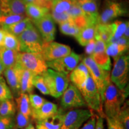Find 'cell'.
I'll return each instance as SVG.
<instances>
[{
	"mask_svg": "<svg viewBox=\"0 0 129 129\" xmlns=\"http://www.w3.org/2000/svg\"><path fill=\"white\" fill-rule=\"evenodd\" d=\"M50 13V10L46 7H40L33 4L25 5V14L32 22L41 18L42 17Z\"/></svg>",
	"mask_w": 129,
	"mask_h": 129,
	"instance_id": "obj_24",
	"label": "cell"
},
{
	"mask_svg": "<svg viewBox=\"0 0 129 129\" xmlns=\"http://www.w3.org/2000/svg\"><path fill=\"white\" fill-rule=\"evenodd\" d=\"M16 102L17 111L22 113L24 115L30 117L32 108L28 93H20V94L16 98Z\"/></svg>",
	"mask_w": 129,
	"mask_h": 129,
	"instance_id": "obj_25",
	"label": "cell"
},
{
	"mask_svg": "<svg viewBox=\"0 0 129 129\" xmlns=\"http://www.w3.org/2000/svg\"><path fill=\"white\" fill-rule=\"evenodd\" d=\"M35 75L29 71L24 69L20 80V93H31L34 90L33 78Z\"/></svg>",
	"mask_w": 129,
	"mask_h": 129,
	"instance_id": "obj_27",
	"label": "cell"
},
{
	"mask_svg": "<svg viewBox=\"0 0 129 129\" xmlns=\"http://www.w3.org/2000/svg\"><path fill=\"white\" fill-rule=\"evenodd\" d=\"M128 50V46L124 45L113 43H109L106 44V52L109 57H112L114 59V60L120 56L125 54Z\"/></svg>",
	"mask_w": 129,
	"mask_h": 129,
	"instance_id": "obj_29",
	"label": "cell"
},
{
	"mask_svg": "<svg viewBox=\"0 0 129 129\" xmlns=\"http://www.w3.org/2000/svg\"><path fill=\"white\" fill-rule=\"evenodd\" d=\"M0 6L3 15H25V4L23 0H0Z\"/></svg>",
	"mask_w": 129,
	"mask_h": 129,
	"instance_id": "obj_18",
	"label": "cell"
},
{
	"mask_svg": "<svg viewBox=\"0 0 129 129\" xmlns=\"http://www.w3.org/2000/svg\"><path fill=\"white\" fill-rule=\"evenodd\" d=\"M109 43H116V44H120V45H124V46H128L129 45V41L128 39L124 38L123 37H121V38H111V40H109ZM107 43V44H108Z\"/></svg>",
	"mask_w": 129,
	"mask_h": 129,
	"instance_id": "obj_44",
	"label": "cell"
},
{
	"mask_svg": "<svg viewBox=\"0 0 129 129\" xmlns=\"http://www.w3.org/2000/svg\"><path fill=\"white\" fill-rule=\"evenodd\" d=\"M129 57L126 54L114 60V67L110 75L111 81L119 90L126 87L128 82Z\"/></svg>",
	"mask_w": 129,
	"mask_h": 129,
	"instance_id": "obj_7",
	"label": "cell"
},
{
	"mask_svg": "<svg viewBox=\"0 0 129 129\" xmlns=\"http://www.w3.org/2000/svg\"><path fill=\"white\" fill-rule=\"evenodd\" d=\"M71 51L69 46L52 41L45 43L41 54L44 60L48 62L68 55Z\"/></svg>",
	"mask_w": 129,
	"mask_h": 129,
	"instance_id": "obj_13",
	"label": "cell"
},
{
	"mask_svg": "<svg viewBox=\"0 0 129 129\" xmlns=\"http://www.w3.org/2000/svg\"><path fill=\"white\" fill-rule=\"evenodd\" d=\"M28 95L32 109L39 108L46 101V99H44V98H43L38 94H33V93H31L28 94Z\"/></svg>",
	"mask_w": 129,
	"mask_h": 129,
	"instance_id": "obj_39",
	"label": "cell"
},
{
	"mask_svg": "<svg viewBox=\"0 0 129 129\" xmlns=\"http://www.w3.org/2000/svg\"><path fill=\"white\" fill-rule=\"evenodd\" d=\"M23 71V69L17 62L13 67L5 69L3 72L13 96L15 98L20 94V80Z\"/></svg>",
	"mask_w": 129,
	"mask_h": 129,
	"instance_id": "obj_14",
	"label": "cell"
},
{
	"mask_svg": "<svg viewBox=\"0 0 129 129\" xmlns=\"http://www.w3.org/2000/svg\"><path fill=\"white\" fill-rule=\"evenodd\" d=\"M14 119H15V129H25L30 123H31L30 117L24 115L19 111H17Z\"/></svg>",
	"mask_w": 129,
	"mask_h": 129,
	"instance_id": "obj_38",
	"label": "cell"
},
{
	"mask_svg": "<svg viewBox=\"0 0 129 129\" xmlns=\"http://www.w3.org/2000/svg\"><path fill=\"white\" fill-rule=\"evenodd\" d=\"M25 5L27 4H33L40 7H46L50 10L52 4V0H23Z\"/></svg>",
	"mask_w": 129,
	"mask_h": 129,
	"instance_id": "obj_41",
	"label": "cell"
},
{
	"mask_svg": "<svg viewBox=\"0 0 129 129\" xmlns=\"http://www.w3.org/2000/svg\"><path fill=\"white\" fill-rule=\"evenodd\" d=\"M5 35V30L0 27V47L3 46V43L4 41Z\"/></svg>",
	"mask_w": 129,
	"mask_h": 129,
	"instance_id": "obj_47",
	"label": "cell"
},
{
	"mask_svg": "<svg viewBox=\"0 0 129 129\" xmlns=\"http://www.w3.org/2000/svg\"><path fill=\"white\" fill-rule=\"evenodd\" d=\"M57 110V105L46 101L39 108L32 109L30 118L37 123L54 115Z\"/></svg>",
	"mask_w": 129,
	"mask_h": 129,
	"instance_id": "obj_17",
	"label": "cell"
},
{
	"mask_svg": "<svg viewBox=\"0 0 129 129\" xmlns=\"http://www.w3.org/2000/svg\"><path fill=\"white\" fill-rule=\"evenodd\" d=\"M113 35V26L112 23L105 25L97 24L95 28L94 39L101 40L106 44Z\"/></svg>",
	"mask_w": 129,
	"mask_h": 129,
	"instance_id": "obj_22",
	"label": "cell"
},
{
	"mask_svg": "<svg viewBox=\"0 0 129 129\" xmlns=\"http://www.w3.org/2000/svg\"><path fill=\"white\" fill-rule=\"evenodd\" d=\"M117 118L124 129H129V106L128 101L122 105Z\"/></svg>",
	"mask_w": 129,
	"mask_h": 129,
	"instance_id": "obj_33",
	"label": "cell"
},
{
	"mask_svg": "<svg viewBox=\"0 0 129 129\" xmlns=\"http://www.w3.org/2000/svg\"><path fill=\"white\" fill-rule=\"evenodd\" d=\"M25 129H35V128L34 126L33 125V124H32V123H30L26 127Z\"/></svg>",
	"mask_w": 129,
	"mask_h": 129,
	"instance_id": "obj_50",
	"label": "cell"
},
{
	"mask_svg": "<svg viewBox=\"0 0 129 129\" xmlns=\"http://www.w3.org/2000/svg\"><path fill=\"white\" fill-rule=\"evenodd\" d=\"M32 22L39 31L44 43L53 41L56 34L55 22L50 13Z\"/></svg>",
	"mask_w": 129,
	"mask_h": 129,
	"instance_id": "obj_12",
	"label": "cell"
},
{
	"mask_svg": "<svg viewBox=\"0 0 129 129\" xmlns=\"http://www.w3.org/2000/svg\"><path fill=\"white\" fill-rule=\"evenodd\" d=\"M16 110V105L13 99L0 103V117H14Z\"/></svg>",
	"mask_w": 129,
	"mask_h": 129,
	"instance_id": "obj_30",
	"label": "cell"
},
{
	"mask_svg": "<svg viewBox=\"0 0 129 129\" xmlns=\"http://www.w3.org/2000/svg\"><path fill=\"white\" fill-rule=\"evenodd\" d=\"M95 129H104V118L99 116L96 118V127Z\"/></svg>",
	"mask_w": 129,
	"mask_h": 129,
	"instance_id": "obj_46",
	"label": "cell"
},
{
	"mask_svg": "<svg viewBox=\"0 0 129 129\" xmlns=\"http://www.w3.org/2000/svg\"><path fill=\"white\" fill-rule=\"evenodd\" d=\"M100 68L110 71L111 62L110 57L106 52V44L101 40H96L94 51L90 56Z\"/></svg>",
	"mask_w": 129,
	"mask_h": 129,
	"instance_id": "obj_15",
	"label": "cell"
},
{
	"mask_svg": "<svg viewBox=\"0 0 129 129\" xmlns=\"http://www.w3.org/2000/svg\"><path fill=\"white\" fill-rule=\"evenodd\" d=\"M82 62L87 68L90 75L92 78L101 95L103 104L104 92L107 85L111 81L109 71H105L100 68L90 56L84 58Z\"/></svg>",
	"mask_w": 129,
	"mask_h": 129,
	"instance_id": "obj_4",
	"label": "cell"
},
{
	"mask_svg": "<svg viewBox=\"0 0 129 129\" xmlns=\"http://www.w3.org/2000/svg\"><path fill=\"white\" fill-rule=\"evenodd\" d=\"M17 62L22 68L29 71L34 75H43L48 69L41 53L19 52Z\"/></svg>",
	"mask_w": 129,
	"mask_h": 129,
	"instance_id": "obj_5",
	"label": "cell"
},
{
	"mask_svg": "<svg viewBox=\"0 0 129 129\" xmlns=\"http://www.w3.org/2000/svg\"><path fill=\"white\" fill-rule=\"evenodd\" d=\"M77 0H52L50 13H67L70 8L77 3Z\"/></svg>",
	"mask_w": 129,
	"mask_h": 129,
	"instance_id": "obj_26",
	"label": "cell"
},
{
	"mask_svg": "<svg viewBox=\"0 0 129 129\" xmlns=\"http://www.w3.org/2000/svg\"><path fill=\"white\" fill-rule=\"evenodd\" d=\"M36 127L37 129H47L44 125L41 123H37Z\"/></svg>",
	"mask_w": 129,
	"mask_h": 129,
	"instance_id": "obj_49",
	"label": "cell"
},
{
	"mask_svg": "<svg viewBox=\"0 0 129 129\" xmlns=\"http://www.w3.org/2000/svg\"><path fill=\"white\" fill-rule=\"evenodd\" d=\"M113 26V35L112 38H118L123 36L125 29L129 26L128 21L115 20L112 23Z\"/></svg>",
	"mask_w": 129,
	"mask_h": 129,
	"instance_id": "obj_35",
	"label": "cell"
},
{
	"mask_svg": "<svg viewBox=\"0 0 129 129\" xmlns=\"http://www.w3.org/2000/svg\"><path fill=\"white\" fill-rule=\"evenodd\" d=\"M77 3L87 18L88 23L97 25L99 14L97 0H77Z\"/></svg>",
	"mask_w": 129,
	"mask_h": 129,
	"instance_id": "obj_16",
	"label": "cell"
},
{
	"mask_svg": "<svg viewBox=\"0 0 129 129\" xmlns=\"http://www.w3.org/2000/svg\"><path fill=\"white\" fill-rule=\"evenodd\" d=\"M2 15V13H1V6H0V16Z\"/></svg>",
	"mask_w": 129,
	"mask_h": 129,
	"instance_id": "obj_51",
	"label": "cell"
},
{
	"mask_svg": "<svg viewBox=\"0 0 129 129\" xmlns=\"http://www.w3.org/2000/svg\"><path fill=\"white\" fill-rule=\"evenodd\" d=\"M0 129H15L14 117H0Z\"/></svg>",
	"mask_w": 129,
	"mask_h": 129,
	"instance_id": "obj_40",
	"label": "cell"
},
{
	"mask_svg": "<svg viewBox=\"0 0 129 129\" xmlns=\"http://www.w3.org/2000/svg\"><path fill=\"white\" fill-rule=\"evenodd\" d=\"M81 59V56L74 51H71L68 55L55 60L48 61L46 62V63L48 68L68 75L76 68Z\"/></svg>",
	"mask_w": 129,
	"mask_h": 129,
	"instance_id": "obj_10",
	"label": "cell"
},
{
	"mask_svg": "<svg viewBox=\"0 0 129 129\" xmlns=\"http://www.w3.org/2000/svg\"><path fill=\"white\" fill-rule=\"evenodd\" d=\"M17 37L20 44V52L41 53L43 51L45 43L32 22Z\"/></svg>",
	"mask_w": 129,
	"mask_h": 129,
	"instance_id": "obj_2",
	"label": "cell"
},
{
	"mask_svg": "<svg viewBox=\"0 0 129 129\" xmlns=\"http://www.w3.org/2000/svg\"><path fill=\"white\" fill-rule=\"evenodd\" d=\"M19 51L0 47V59L5 69L14 66L17 62Z\"/></svg>",
	"mask_w": 129,
	"mask_h": 129,
	"instance_id": "obj_20",
	"label": "cell"
},
{
	"mask_svg": "<svg viewBox=\"0 0 129 129\" xmlns=\"http://www.w3.org/2000/svg\"><path fill=\"white\" fill-rule=\"evenodd\" d=\"M79 90L81 93L87 106H88L92 110L96 111L100 117L102 118L105 117L102 108L103 104L101 95L90 75L84 85Z\"/></svg>",
	"mask_w": 129,
	"mask_h": 129,
	"instance_id": "obj_6",
	"label": "cell"
},
{
	"mask_svg": "<svg viewBox=\"0 0 129 129\" xmlns=\"http://www.w3.org/2000/svg\"><path fill=\"white\" fill-rule=\"evenodd\" d=\"M93 115L91 111L76 109L64 113L61 129H79Z\"/></svg>",
	"mask_w": 129,
	"mask_h": 129,
	"instance_id": "obj_9",
	"label": "cell"
},
{
	"mask_svg": "<svg viewBox=\"0 0 129 129\" xmlns=\"http://www.w3.org/2000/svg\"><path fill=\"white\" fill-rule=\"evenodd\" d=\"M30 23H32L31 20L26 16L23 20L19 21L17 23L7 26L3 27L1 28L3 29L5 31H7L17 37L27 28V27Z\"/></svg>",
	"mask_w": 129,
	"mask_h": 129,
	"instance_id": "obj_28",
	"label": "cell"
},
{
	"mask_svg": "<svg viewBox=\"0 0 129 129\" xmlns=\"http://www.w3.org/2000/svg\"><path fill=\"white\" fill-rule=\"evenodd\" d=\"M89 75L87 68L81 62L71 72L69 79L74 85L80 89L84 85Z\"/></svg>",
	"mask_w": 129,
	"mask_h": 129,
	"instance_id": "obj_19",
	"label": "cell"
},
{
	"mask_svg": "<svg viewBox=\"0 0 129 129\" xmlns=\"http://www.w3.org/2000/svg\"><path fill=\"white\" fill-rule=\"evenodd\" d=\"M42 75L44 77L50 94L55 98L62 96L69 84L68 75L48 68Z\"/></svg>",
	"mask_w": 129,
	"mask_h": 129,
	"instance_id": "obj_3",
	"label": "cell"
},
{
	"mask_svg": "<svg viewBox=\"0 0 129 129\" xmlns=\"http://www.w3.org/2000/svg\"><path fill=\"white\" fill-rule=\"evenodd\" d=\"M127 14L128 9L121 3L113 0H105L101 13L99 14L98 24L111 23L115 19Z\"/></svg>",
	"mask_w": 129,
	"mask_h": 129,
	"instance_id": "obj_8",
	"label": "cell"
},
{
	"mask_svg": "<svg viewBox=\"0 0 129 129\" xmlns=\"http://www.w3.org/2000/svg\"><path fill=\"white\" fill-rule=\"evenodd\" d=\"M61 108L63 110L72 108L86 107L87 105L80 90L72 83L69 84L62 95L60 101Z\"/></svg>",
	"mask_w": 129,
	"mask_h": 129,
	"instance_id": "obj_11",
	"label": "cell"
},
{
	"mask_svg": "<svg viewBox=\"0 0 129 129\" xmlns=\"http://www.w3.org/2000/svg\"><path fill=\"white\" fill-rule=\"evenodd\" d=\"M59 29L63 34L75 37H76L80 31V29L72 20H69L59 24Z\"/></svg>",
	"mask_w": 129,
	"mask_h": 129,
	"instance_id": "obj_32",
	"label": "cell"
},
{
	"mask_svg": "<svg viewBox=\"0 0 129 129\" xmlns=\"http://www.w3.org/2000/svg\"><path fill=\"white\" fill-rule=\"evenodd\" d=\"M128 93V87L120 90L111 81L109 82L104 92L103 100L106 118L117 117Z\"/></svg>",
	"mask_w": 129,
	"mask_h": 129,
	"instance_id": "obj_1",
	"label": "cell"
},
{
	"mask_svg": "<svg viewBox=\"0 0 129 129\" xmlns=\"http://www.w3.org/2000/svg\"><path fill=\"white\" fill-rule=\"evenodd\" d=\"M96 26L89 23L80 30L75 38L81 46H85L91 40L94 39Z\"/></svg>",
	"mask_w": 129,
	"mask_h": 129,
	"instance_id": "obj_21",
	"label": "cell"
},
{
	"mask_svg": "<svg viewBox=\"0 0 129 129\" xmlns=\"http://www.w3.org/2000/svg\"><path fill=\"white\" fill-rule=\"evenodd\" d=\"M2 46L9 49L20 52V44L17 37L7 31H5L4 41Z\"/></svg>",
	"mask_w": 129,
	"mask_h": 129,
	"instance_id": "obj_31",
	"label": "cell"
},
{
	"mask_svg": "<svg viewBox=\"0 0 129 129\" xmlns=\"http://www.w3.org/2000/svg\"><path fill=\"white\" fill-rule=\"evenodd\" d=\"M96 122V117L93 115L89 120H87V122L81 128H80L79 129H95Z\"/></svg>",
	"mask_w": 129,
	"mask_h": 129,
	"instance_id": "obj_43",
	"label": "cell"
},
{
	"mask_svg": "<svg viewBox=\"0 0 129 129\" xmlns=\"http://www.w3.org/2000/svg\"><path fill=\"white\" fill-rule=\"evenodd\" d=\"M33 85L39 90L43 94H50L44 78L42 75H37L34 77Z\"/></svg>",
	"mask_w": 129,
	"mask_h": 129,
	"instance_id": "obj_37",
	"label": "cell"
},
{
	"mask_svg": "<svg viewBox=\"0 0 129 129\" xmlns=\"http://www.w3.org/2000/svg\"><path fill=\"white\" fill-rule=\"evenodd\" d=\"M113 1H117V0H113Z\"/></svg>",
	"mask_w": 129,
	"mask_h": 129,
	"instance_id": "obj_52",
	"label": "cell"
},
{
	"mask_svg": "<svg viewBox=\"0 0 129 129\" xmlns=\"http://www.w3.org/2000/svg\"><path fill=\"white\" fill-rule=\"evenodd\" d=\"M26 17V15H21V14H7L0 16V27L7 26L13 24H14L19 21L23 20Z\"/></svg>",
	"mask_w": 129,
	"mask_h": 129,
	"instance_id": "obj_34",
	"label": "cell"
},
{
	"mask_svg": "<svg viewBox=\"0 0 129 129\" xmlns=\"http://www.w3.org/2000/svg\"><path fill=\"white\" fill-rule=\"evenodd\" d=\"M95 44H96V40L93 39L90 41L85 46V52L88 56H90L94 51Z\"/></svg>",
	"mask_w": 129,
	"mask_h": 129,
	"instance_id": "obj_45",
	"label": "cell"
},
{
	"mask_svg": "<svg viewBox=\"0 0 129 129\" xmlns=\"http://www.w3.org/2000/svg\"><path fill=\"white\" fill-rule=\"evenodd\" d=\"M13 96L10 88L9 87L4 78L0 76V103L6 100L13 99Z\"/></svg>",
	"mask_w": 129,
	"mask_h": 129,
	"instance_id": "obj_36",
	"label": "cell"
},
{
	"mask_svg": "<svg viewBox=\"0 0 129 129\" xmlns=\"http://www.w3.org/2000/svg\"><path fill=\"white\" fill-rule=\"evenodd\" d=\"M108 129H124L117 117L106 118Z\"/></svg>",
	"mask_w": 129,
	"mask_h": 129,
	"instance_id": "obj_42",
	"label": "cell"
},
{
	"mask_svg": "<svg viewBox=\"0 0 129 129\" xmlns=\"http://www.w3.org/2000/svg\"><path fill=\"white\" fill-rule=\"evenodd\" d=\"M64 114V110L60 108L54 115L37 123L42 124L47 129H61Z\"/></svg>",
	"mask_w": 129,
	"mask_h": 129,
	"instance_id": "obj_23",
	"label": "cell"
},
{
	"mask_svg": "<svg viewBox=\"0 0 129 129\" xmlns=\"http://www.w3.org/2000/svg\"><path fill=\"white\" fill-rule=\"evenodd\" d=\"M4 70L5 68L4 66H3L2 62H1V59H0V76H2V74H3V72H4Z\"/></svg>",
	"mask_w": 129,
	"mask_h": 129,
	"instance_id": "obj_48",
	"label": "cell"
}]
</instances>
